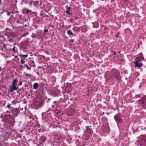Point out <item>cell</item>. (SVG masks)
I'll list each match as a JSON object with an SVG mask.
<instances>
[{
  "mask_svg": "<svg viewBox=\"0 0 146 146\" xmlns=\"http://www.w3.org/2000/svg\"><path fill=\"white\" fill-rule=\"evenodd\" d=\"M1 70V68L0 67V71Z\"/></svg>",
  "mask_w": 146,
  "mask_h": 146,
  "instance_id": "obj_5",
  "label": "cell"
},
{
  "mask_svg": "<svg viewBox=\"0 0 146 146\" xmlns=\"http://www.w3.org/2000/svg\"><path fill=\"white\" fill-rule=\"evenodd\" d=\"M134 64L136 67H141L142 66V63H139V62H136V61H135Z\"/></svg>",
  "mask_w": 146,
  "mask_h": 146,
  "instance_id": "obj_2",
  "label": "cell"
},
{
  "mask_svg": "<svg viewBox=\"0 0 146 146\" xmlns=\"http://www.w3.org/2000/svg\"><path fill=\"white\" fill-rule=\"evenodd\" d=\"M143 60V58H142V57H140V58H138L136 59V62H140V61H142Z\"/></svg>",
  "mask_w": 146,
  "mask_h": 146,
  "instance_id": "obj_3",
  "label": "cell"
},
{
  "mask_svg": "<svg viewBox=\"0 0 146 146\" xmlns=\"http://www.w3.org/2000/svg\"><path fill=\"white\" fill-rule=\"evenodd\" d=\"M17 80H15L13 81L12 85L11 87V89H10V90H11V92H13L14 90L17 89L18 88L16 87V84L17 83Z\"/></svg>",
  "mask_w": 146,
  "mask_h": 146,
  "instance_id": "obj_1",
  "label": "cell"
},
{
  "mask_svg": "<svg viewBox=\"0 0 146 146\" xmlns=\"http://www.w3.org/2000/svg\"><path fill=\"white\" fill-rule=\"evenodd\" d=\"M34 88L37 89L38 88V84L37 83H35L34 84Z\"/></svg>",
  "mask_w": 146,
  "mask_h": 146,
  "instance_id": "obj_4",
  "label": "cell"
}]
</instances>
